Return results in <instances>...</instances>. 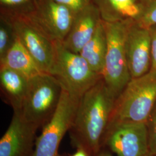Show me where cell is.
Listing matches in <instances>:
<instances>
[{
  "instance_id": "22",
  "label": "cell",
  "mask_w": 156,
  "mask_h": 156,
  "mask_svg": "<svg viewBox=\"0 0 156 156\" xmlns=\"http://www.w3.org/2000/svg\"><path fill=\"white\" fill-rule=\"evenodd\" d=\"M151 37V67L150 71L156 73V26L150 27Z\"/></svg>"
},
{
  "instance_id": "14",
  "label": "cell",
  "mask_w": 156,
  "mask_h": 156,
  "mask_svg": "<svg viewBox=\"0 0 156 156\" xmlns=\"http://www.w3.org/2000/svg\"><path fill=\"white\" fill-rule=\"evenodd\" d=\"M0 68H9L28 79L44 73L17 36L5 55L0 60Z\"/></svg>"
},
{
  "instance_id": "3",
  "label": "cell",
  "mask_w": 156,
  "mask_h": 156,
  "mask_svg": "<svg viewBox=\"0 0 156 156\" xmlns=\"http://www.w3.org/2000/svg\"><path fill=\"white\" fill-rule=\"evenodd\" d=\"M62 87L49 73H41L28 79V88L19 112L23 119L37 130L53 116Z\"/></svg>"
},
{
  "instance_id": "7",
  "label": "cell",
  "mask_w": 156,
  "mask_h": 156,
  "mask_svg": "<svg viewBox=\"0 0 156 156\" xmlns=\"http://www.w3.org/2000/svg\"><path fill=\"white\" fill-rule=\"evenodd\" d=\"M12 23L17 37L40 69L50 73L55 56V42L37 28L26 15L0 12Z\"/></svg>"
},
{
  "instance_id": "23",
  "label": "cell",
  "mask_w": 156,
  "mask_h": 156,
  "mask_svg": "<svg viewBox=\"0 0 156 156\" xmlns=\"http://www.w3.org/2000/svg\"><path fill=\"white\" fill-rule=\"evenodd\" d=\"M71 156H89L87 153L83 149L78 147L76 151Z\"/></svg>"
},
{
  "instance_id": "12",
  "label": "cell",
  "mask_w": 156,
  "mask_h": 156,
  "mask_svg": "<svg viewBox=\"0 0 156 156\" xmlns=\"http://www.w3.org/2000/svg\"><path fill=\"white\" fill-rule=\"evenodd\" d=\"M100 12L93 4L76 13L67 37L62 42L69 50L79 53L91 38L102 22Z\"/></svg>"
},
{
  "instance_id": "11",
  "label": "cell",
  "mask_w": 156,
  "mask_h": 156,
  "mask_svg": "<svg viewBox=\"0 0 156 156\" xmlns=\"http://www.w3.org/2000/svg\"><path fill=\"white\" fill-rule=\"evenodd\" d=\"M36 129L14 112L11 123L0 140V156H28Z\"/></svg>"
},
{
  "instance_id": "8",
  "label": "cell",
  "mask_w": 156,
  "mask_h": 156,
  "mask_svg": "<svg viewBox=\"0 0 156 156\" xmlns=\"http://www.w3.org/2000/svg\"><path fill=\"white\" fill-rule=\"evenodd\" d=\"M104 143L117 156H150L146 123H120L108 127Z\"/></svg>"
},
{
  "instance_id": "9",
  "label": "cell",
  "mask_w": 156,
  "mask_h": 156,
  "mask_svg": "<svg viewBox=\"0 0 156 156\" xmlns=\"http://www.w3.org/2000/svg\"><path fill=\"white\" fill-rule=\"evenodd\" d=\"M75 15L67 6L55 0H37L34 11L26 16L50 40L62 42Z\"/></svg>"
},
{
  "instance_id": "20",
  "label": "cell",
  "mask_w": 156,
  "mask_h": 156,
  "mask_svg": "<svg viewBox=\"0 0 156 156\" xmlns=\"http://www.w3.org/2000/svg\"><path fill=\"white\" fill-rule=\"evenodd\" d=\"M151 155L156 156V104L147 122Z\"/></svg>"
},
{
  "instance_id": "4",
  "label": "cell",
  "mask_w": 156,
  "mask_h": 156,
  "mask_svg": "<svg viewBox=\"0 0 156 156\" xmlns=\"http://www.w3.org/2000/svg\"><path fill=\"white\" fill-rule=\"evenodd\" d=\"M49 73L58 80L62 89L78 100L102 78L82 56L67 49L61 41H55V56Z\"/></svg>"
},
{
  "instance_id": "19",
  "label": "cell",
  "mask_w": 156,
  "mask_h": 156,
  "mask_svg": "<svg viewBox=\"0 0 156 156\" xmlns=\"http://www.w3.org/2000/svg\"><path fill=\"white\" fill-rule=\"evenodd\" d=\"M140 2L141 15L136 23L147 28L156 26V0H140Z\"/></svg>"
},
{
  "instance_id": "6",
  "label": "cell",
  "mask_w": 156,
  "mask_h": 156,
  "mask_svg": "<svg viewBox=\"0 0 156 156\" xmlns=\"http://www.w3.org/2000/svg\"><path fill=\"white\" fill-rule=\"evenodd\" d=\"M79 100L62 89L56 111L43 127L30 156H58L60 143L71 127Z\"/></svg>"
},
{
  "instance_id": "10",
  "label": "cell",
  "mask_w": 156,
  "mask_h": 156,
  "mask_svg": "<svg viewBox=\"0 0 156 156\" xmlns=\"http://www.w3.org/2000/svg\"><path fill=\"white\" fill-rule=\"evenodd\" d=\"M125 48L131 79L149 73L151 67L150 28L136 23H131L126 35Z\"/></svg>"
},
{
  "instance_id": "1",
  "label": "cell",
  "mask_w": 156,
  "mask_h": 156,
  "mask_svg": "<svg viewBox=\"0 0 156 156\" xmlns=\"http://www.w3.org/2000/svg\"><path fill=\"white\" fill-rule=\"evenodd\" d=\"M116 98L102 78L80 98L69 133L73 144L97 156L104 144Z\"/></svg>"
},
{
  "instance_id": "18",
  "label": "cell",
  "mask_w": 156,
  "mask_h": 156,
  "mask_svg": "<svg viewBox=\"0 0 156 156\" xmlns=\"http://www.w3.org/2000/svg\"><path fill=\"white\" fill-rule=\"evenodd\" d=\"M37 0H0L1 12L28 15L34 11Z\"/></svg>"
},
{
  "instance_id": "5",
  "label": "cell",
  "mask_w": 156,
  "mask_h": 156,
  "mask_svg": "<svg viewBox=\"0 0 156 156\" xmlns=\"http://www.w3.org/2000/svg\"><path fill=\"white\" fill-rule=\"evenodd\" d=\"M103 22L108 48L102 78L110 93L116 99L131 80L125 41L128 27L133 22Z\"/></svg>"
},
{
  "instance_id": "13",
  "label": "cell",
  "mask_w": 156,
  "mask_h": 156,
  "mask_svg": "<svg viewBox=\"0 0 156 156\" xmlns=\"http://www.w3.org/2000/svg\"><path fill=\"white\" fill-rule=\"evenodd\" d=\"M104 22L138 23L141 15L140 0H93Z\"/></svg>"
},
{
  "instance_id": "24",
  "label": "cell",
  "mask_w": 156,
  "mask_h": 156,
  "mask_svg": "<svg viewBox=\"0 0 156 156\" xmlns=\"http://www.w3.org/2000/svg\"><path fill=\"white\" fill-rule=\"evenodd\" d=\"M97 156H113L111 153L108 151H101L100 153Z\"/></svg>"
},
{
  "instance_id": "17",
  "label": "cell",
  "mask_w": 156,
  "mask_h": 156,
  "mask_svg": "<svg viewBox=\"0 0 156 156\" xmlns=\"http://www.w3.org/2000/svg\"><path fill=\"white\" fill-rule=\"evenodd\" d=\"M16 36L10 20L5 16L0 14V60L11 47Z\"/></svg>"
},
{
  "instance_id": "21",
  "label": "cell",
  "mask_w": 156,
  "mask_h": 156,
  "mask_svg": "<svg viewBox=\"0 0 156 156\" xmlns=\"http://www.w3.org/2000/svg\"><path fill=\"white\" fill-rule=\"evenodd\" d=\"M57 2L64 5L75 14L82 11L93 2V0H55Z\"/></svg>"
},
{
  "instance_id": "15",
  "label": "cell",
  "mask_w": 156,
  "mask_h": 156,
  "mask_svg": "<svg viewBox=\"0 0 156 156\" xmlns=\"http://www.w3.org/2000/svg\"><path fill=\"white\" fill-rule=\"evenodd\" d=\"M28 79L9 68H0L1 90L14 112L21 109L28 88Z\"/></svg>"
},
{
  "instance_id": "25",
  "label": "cell",
  "mask_w": 156,
  "mask_h": 156,
  "mask_svg": "<svg viewBox=\"0 0 156 156\" xmlns=\"http://www.w3.org/2000/svg\"><path fill=\"white\" fill-rule=\"evenodd\" d=\"M150 156H153V155H150Z\"/></svg>"
},
{
  "instance_id": "16",
  "label": "cell",
  "mask_w": 156,
  "mask_h": 156,
  "mask_svg": "<svg viewBox=\"0 0 156 156\" xmlns=\"http://www.w3.org/2000/svg\"><path fill=\"white\" fill-rule=\"evenodd\" d=\"M108 48L106 31L102 20L91 38L86 44L79 54L95 73L102 76Z\"/></svg>"
},
{
  "instance_id": "2",
  "label": "cell",
  "mask_w": 156,
  "mask_h": 156,
  "mask_svg": "<svg viewBox=\"0 0 156 156\" xmlns=\"http://www.w3.org/2000/svg\"><path fill=\"white\" fill-rule=\"evenodd\" d=\"M156 104V73L131 79L115 102L109 126L146 123ZM108 126V127H109Z\"/></svg>"
}]
</instances>
